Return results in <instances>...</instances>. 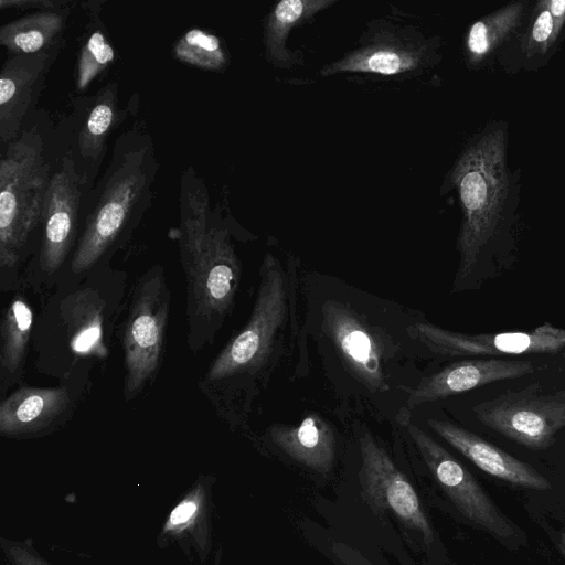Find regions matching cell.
Segmentation results:
<instances>
[{
	"instance_id": "1",
	"label": "cell",
	"mask_w": 565,
	"mask_h": 565,
	"mask_svg": "<svg viewBox=\"0 0 565 565\" xmlns=\"http://www.w3.org/2000/svg\"><path fill=\"white\" fill-rule=\"evenodd\" d=\"M299 290L296 262H282L266 253L247 322L224 345L199 383L218 416L233 427L247 423L282 366L296 358L308 366Z\"/></svg>"
},
{
	"instance_id": "2",
	"label": "cell",
	"mask_w": 565,
	"mask_h": 565,
	"mask_svg": "<svg viewBox=\"0 0 565 565\" xmlns=\"http://www.w3.org/2000/svg\"><path fill=\"white\" fill-rule=\"evenodd\" d=\"M508 124L492 120L466 143L448 179L461 224L454 291L477 289L513 258L520 230L521 170L508 162Z\"/></svg>"
},
{
	"instance_id": "3",
	"label": "cell",
	"mask_w": 565,
	"mask_h": 565,
	"mask_svg": "<svg viewBox=\"0 0 565 565\" xmlns=\"http://www.w3.org/2000/svg\"><path fill=\"white\" fill-rule=\"evenodd\" d=\"M179 252L186 281L188 340L212 344L231 315L242 276L230 228L211 203L204 178L192 167L179 182Z\"/></svg>"
},
{
	"instance_id": "4",
	"label": "cell",
	"mask_w": 565,
	"mask_h": 565,
	"mask_svg": "<svg viewBox=\"0 0 565 565\" xmlns=\"http://www.w3.org/2000/svg\"><path fill=\"white\" fill-rule=\"evenodd\" d=\"M159 168L153 138L143 122L134 121L120 131L105 170L88 192L73 273L93 267L140 224L152 204Z\"/></svg>"
},
{
	"instance_id": "5",
	"label": "cell",
	"mask_w": 565,
	"mask_h": 565,
	"mask_svg": "<svg viewBox=\"0 0 565 565\" xmlns=\"http://www.w3.org/2000/svg\"><path fill=\"white\" fill-rule=\"evenodd\" d=\"M67 140L61 125L39 110L20 135L1 146L0 156V267L12 269L41 230L51 174Z\"/></svg>"
},
{
	"instance_id": "6",
	"label": "cell",
	"mask_w": 565,
	"mask_h": 565,
	"mask_svg": "<svg viewBox=\"0 0 565 565\" xmlns=\"http://www.w3.org/2000/svg\"><path fill=\"white\" fill-rule=\"evenodd\" d=\"M319 311L320 333L349 375L372 394L390 392L397 344L388 330L345 297L324 298Z\"/></svg>"
},
{
	"instance_id": "7",
	"label": "cell",
	"mask_w": 565,
	"mask_h": 565,
	"mask_svg": "<svg viewBox=\"0 0 565 565\" xmlns=\"http://www.w3.org/2000/svg\"><path fill=\"white\" fill-rule=\"evenodd\" d=\"M138 110L139 96H131L121 107L119 83L110 81L94 94L77 96L71 111L58 121L66 136L67 154L89 189L102 174L111 135Z\"/></svg>"
},
{
	"instance_id": "8",
	"label": "cell",
	"mask_w": 565,
	"mask_h": 565,
	"mask_svg": "<svg viewBox=\"0 0 565 565\" xmlns=\"http://www.w3.org/2000/svg\"><path fill=\"white\" fill-rule=\"evenodd\" d=\"M170 291L161 266L149 269L137 282L124 335L125 396L134 398L158 371Z\"/></svg>"
},
{
	"instance_id": "9",
	"label": "cell",
	"mask_w": 565,
	"mask_h": 565,
	"mask_svg": "<svg viewBox=\"0 0 565 565\" xmlns=\"http://www.w3.org/2000/svg\"><path fill=\"white\" fill-rule=\"evenodd\" d=\"M473 414L510 440L543 450L565 428V391L547 393L534 384L482 402L473 407Z\"/></svg>"
},
{
	"instance_id": "10",
	"label": "cell",
	"mask_w": 565,
	"mask_h": 565,
	"mask_svg": "<svg viewBox=\"0 0 565 565\" xmlns=\"http://www.w3.org/2000/svg\"><path fill=\"white\" fill-rule=\"evenodd\" d=\"M419 451L430 473L457 508L470 522L500 539H510L514 529L498 509L487 492L469 470L448 450L420 427L413 424L409 416L397 417Z\"/></svg>"
},
{
	"instance_id": "11",
	"label": "cell",
	"mask_w": 565,
	"mask_h": 565,
	"mask_svg": "<svg viewBox=\"0 0 565 565\" xmlns=\"http://www.w3.org/2000/svg\"><path fill=\"white\" fill-rule=\"evenodd\" d=\"M411 329L424 349L440 358H505L565 350V329L551 324L525 331L465 333L415 321Z\"/></svg>"
},
{
	"instance_id": "12",
	"label": "cell",
	"mask_w": 565,
	"mask_h": 565,
	"mask_svg": "<svg viewBox=\"0 0 565 565\" xmlns=\"http://www.w3.org/2000/svg\"><path fill=\"white\" fill-rule=\"evenodd\" d=\"M90 190L66 152L51 174L44 201L39 252V263L44 271L56 270L76 248Z\"/></svg>"
},
{
	"instance_id": "13",
	"label": "cell",
	"mask_w": 565,
	"mask_h": 565,
	"mask_svg": "<svg viewBox=\"0 0 565 565\" xmlns=\"http://www.w3.org/2000/svg\"><path fill=\"white\" fill-rule=\"evenodd\" d=\"M363 495L376 513H391L429 544L433 527L416 490L386 450L365 430L359 438Z\"/></svg>"
},
{
	"instance_id": "14",
	"label": "cell",
	"mask_w": 565,
	"mask_h": 565,
	"mask_svg": "<svg viewBox=\"0 0 565 565\" xmlns=\"http://www.w3.org/2000/svg\"><path fill=\"white\" fill-rule=\"evenodd\" d=\"M63 45L34 54H8L0 72L1 146L14 140L39 110V98Z\"/></svg>"
},
{
	"instance_id": "15",
	"label": "cell",
	"mask_w": 565,
	"mask_h": 565,
	"mask_svg": "<svg viewBox=\"0 0 565 565\" xmlns=\"http://www.w3.org/2000/svg\"><path fill=\"white\" fill-rule=\"evenodd\" d=\"M536 371L530 360L504 358H472L454 362L438 372L424 376L411 386H401L406 393L408 411L425 403L436 402L494 382L523 377Z\"/></svg>"
},
{
	"instance_id": "16",
	"label": "cell",
	"mask_w": 565,
	"mask_h": 565,
	"mask_svg": "<svg viewBox=\"0 0 565 565\" xmlns=\"http://www.w3.org/2000/svg\"><path fill=\"white\" fill-rule=\"evenodd\" d=\"M565 39V0L532 2L522 25L499 51L495 63L508 74L547 65Z\"/></svg>"
},
{
	"instance_id": "17",
	"label": "cell",
	"mask_w": 565,
	"mask_h": 565,
	"mask_svg": "<svg viewBox=\"0 0 565 565\" xmlns=\"http://www.w3.org/2000/svg\"><path fill=\"white\" fill-rule=\"evenodd\" d=\"M427 424L438 436L486 473L527 489H551V482L534 467L480 436L448 420L429 418Z\"/></svg>"
},
{
	"instance_id": "18",
	"label": "cell",
	"mask_w": 565,
	"mask_h": 565,
	"mask_svg": "<svg viewBox=\"0 0 565 565\" xmlns=\"http://www.w3.org/2000/svg\"><path fill=\"white\" fill-rule=\"evenodd\" d=\"M428 46L408 38L384 35L356 47L341 58L324 65L320 76L340 73H371L398 75L417 71L427 61Z\"/></svg>"
},
{
	"instance_id": "19",
	"label": "cell",
	"mask_w": 565,
	"mask_h": 565,
	"mask_svg": "<svg viewBox=\"0 0 565 565\" xmlns=\"http://www.w3.org/2000/svg\"><path fill=\"white\" fill-rule=\"evenodd\" d=\"M270 443L292 461L319 473L332 470L337 439L329 422L316 413L298 424L277 423L268 427Z\"/></svg>"
},
{
	"instance_id": "20",
	"label": "cell",
	"mask_w": 565,
	"mask_h": 565,
	"mask_svg": "<svg viewBox=\"0 0 565 565\" xmlns=\"http://www.w3.org/2000/svg\"><path fill=\"white\" fill-rule=\"evenodd\" d=\"M70 403L64 387H22L0 405V433L8 437H22L43 431L60 419Z\"/></svg>"
},
{
	"instance_id": "21",
	"label": "cell",
	"mask_w": 565,
	"mask_h": 565,
	"mask_svg": "<svg viewBox=\"0 0 565 565\" xmlns=\"http://www.w3.org/2000/svg\"><path fill=\"white\" fill-rule=\"evenodd\" d=\"M531 1H511L476 20L463 40L465 60L470 70L495 63L499 51L510 41L527 15Z\"/></svg>"
},
{
	"instance_id": "22",
	"label": "cell",
	"mask_w": 565,
	"mask_h": 565,
	"mask_svg": "<svg viewBox=\"0 0 565 565\" xmlns=\"http://www.w3.org/2000/svg\"><path fill=\"white\" fill-rule=\"evenodd\" d=\"M72 11V2L67 1L62 7L14 19L1 26L0 44L10 55L41 53L62 45Z\"/></svg>"
},
{
	"instance_id": "23",
	"label": "cell",
	"mask_w": 565,
	"mask_h": 565,
	"mask_svg": "<svg viewBox=\"0 0 565 565\" xmlns=\"http://www.w3.org/2000/svg\"><path fill=\"white\" fill-rule=\"evenodd\" d=\"M335 0H282L269 11L264 24V43L268 61L279 67L295 63V55L286 46L294 28L312 19Z\"/></svg>"
},
{
	"instance_id": "24",
	"label": "cell",
	"mask_w": 565,
	"mask_h": 565,
	"mask_svg": "<svg viewBox=\"0 0 565 565\" xmlns=\"http://www.w3.org/2000/svg\"><path fill=\"white\" fill-rule=\"evenodd\" d=\"M89 14L87 32L82 43L74 72V86L78 94L104 74L115 62L116 50L102 21V1L83 2Z\"/></svg>"
},
{
	"instance_id": "25",
	"label": "cell",
	"mask_w": 565,
	"mask_h": 565,
	"mask_svg": "<svg viewBox=\"0 0 565 565\" xmlns=\"http://www.w3.org/2000/svg\"><path fill=\"white\" fill-rule=\"evenodd\" d=\"M33 312L21 295H15L3 311L0 324V375L2 385L18 379L26 355Z\"/></svg>"
},
{
	"instance_id": "26",
	"label": "cell",
	"mask_w": 565,
	"mask_h": 565,
	"mask_svg": "<svg viewBox=\"0 0 565 565\" xmlns=\"http://www.w3.org/2000/svg\"><path fill=\"white\" fill-rule=\"evenodd\" d=\"M191 537L201 557L207 555V479L198 480L170 511L160 539Z\"/></svg>"
},
{
	"instance_id": "27",
	"label": "cell",
	"mask_w": 565,
	"mask_h": 565,
	"mask_svg": "<svg viewBox=\"0 0 565 565\" xmlns=\"http://www.w3.org/2000/svg\"><path fill=\"white\" fill-rule=\"evenodd\" d=\"M172 54L181 63L205 72H223L231 63L222 39L199 28L184 32L173 44Z\"/></svg>"
},
{
	"instance_id": "28",
	"label": "cell",
	"mask_w": 565,
	"mask_h": 565,
	"mask_svg": "<svg viewBox=\"0 0 565 565\" xmlns=\"http://www.w3.org/2000/svg\"><path fill=\"white\" fill-rule=\"evenodd\" d=\"M1 547L11 565H52L26 541H12L2 537Z\"/></svg>"
},
{
	"instance_id": "29",
	"label": "cell",
	"mask_w": 565,
	"mask_h": 565,
	"mask_svg": "<svg viewBox=\"0 0 565 565\" xmlns=\"http://www.w3.org/2000/svg\"><path fill=\"white\" fill-rule=\"evenodd\" d=\"M67 1L61 0H1L0 7L2 9H21V10H33L40 11L45 9H54L62 7Z\"/></svg>"
},
{
	"instance_id": "30",
	"label": "cell",
	"mask_w": 565,
	"mask_h": 565,
	"mask_svg": "<svg viewBox=\"0 0 565 565\" xmlns=\"http://www.w3.org/2000/svg\"><path fill=\"white\" fill-rule=\"evenodd\" d=\"M561 545H562L563 551L565 552V533H563L561 536Z\"/></svg>"
},
{
	"instance_id": "31",
	"label": "cell",
	"mask_w": 565,
	"mask_h": 565,
	"mask_svg": "<svg viewBox=\"0 0 565 565\" xmlns=\"http://www.w3.org/2000/svg\"><path fill=\"white\" fill-rule=\"evenodd\" d=\"M564 358H565V352H564Z\"/></svg>"
}]
</instances>
